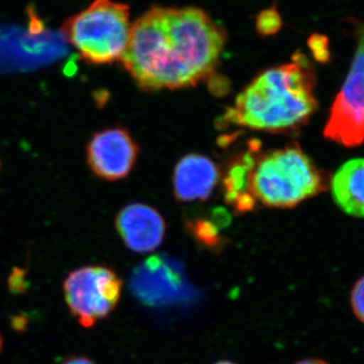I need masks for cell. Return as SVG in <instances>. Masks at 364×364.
I'll return each instance as SVG.
<instances>
[{
  "mask_svg": "<svg viewBox=\"0 0 364 364\" xmlns=\"http://www.w3.org/2000/svg\"><path fill=\"white\" fill-rule=\"evenodd\" d=\"M309 46H310L311 51L313 52L314 56L318 61L324 62L326 60L329 59L328 40L325 36L315 33L309 40Z\"/></svg>",
  "mask_w": 364,
  "mask_h": 364,
  "instance_id": "obj_15",
  "label": "cell"
},
{
  "mask_svg": "<svg viewBox=\"0 0 364 364\" xmlns=\"http://www.w3.org/2000/svg\"><path fill=\"white\" fill-rule=\"evenodd\" d=\"M350 305L354 316L364 324V275L352 287Z\"/></svg>",
  "mask_w": 364,
  "mask_h": 364,
  "instance_id": "obj_14",
  "label": "cell"
},
{
  "mask_svg": "<svg viewBox=\"0 0 364 364\" xmlns=\"http://www.w3.org/2000/svg\"><path fill=\"white\" fill-rule=\"evenodd\" d=\"M356 37L358 49L350 70L324 128L326 139L347 148L364 142V23L358 26Z\"/></svg>",
  "mask_w": 364,
  "mask_h": 364,
  "instance_id": "obj_5",
  "label": "cell"
},
{
  "mask_svg": "<svg viewBox=\"0 0 364 364\" xmlns=\"http://www.w3.org/2000/svg\"><path fill=\"white\" fill-rule=\"evenodd\" d=\"M114 225L124 245L138 253L156 250L166 232L161 214L154 208L139 203L122 208Z\"/></svg>",
  "mask_w": 364,
  "mask_h": 364,
  "instance_id": "obj_8",
  "label": "cell"
},
{
  "mask_svg": "<svg viewBox=\"0 0 364 364\" xmlns=\"http://www.w3.org/2000/svg\"><path fill=\"white\" fill-rule=\"evenodd\" d=\"M189 229L196 240L203 247L210 250H220L224 245V240L219 234V227L214 223L200 220L189 225Z\"/></svg>",
  "mask_w": 364,
  "mask_h": 364,
  "instance_id": "obj_12",
  "label": "cell"
},
{
  "mask_svg": "<svg viewBox=\"0 0 364 364\" xmlns=\"http://www.w3.org/2000/svg\"><path fill=\"white\" fill-rule=\"evenodd\" d=\"M282 26V18L277 7L263 9L256 16L255 28L261 37H269L279 33Z\"/></svg>",
  "mask_w": 364,
  "mask_h": 364,
  "instance_id": "obj_13",
  "label": "cell"
},
{
  "mask_svg": "<svg viewBox=\"0 0 364 364\" xmlns=\"http://www.w3.org/2000/svg\"><path fill=\"white\" fill-rule=\"evenodd\" d=\"M259 151V141H250L248 149L234 157L225 172L223 178L225 200L236 212H251L255 208L256 200L250 193V176Z\"/></svg>",
  "mask_w": 364,
  "mask_h": 364,
  "instance_id": "obj_10",
  "label": "cell"
},
{
  "mask_svg": "<svg viewBox=\"0 0 364 364\" xmlns=\"http://www.w3.org/2000/svg\"><path fill=\"white\" fill-rule=\"evenodd\" d=\"M296 364H329L326 363L324 360H321V359H304V360L299 361Z\"/></svg>",
  "mask_w": 364,
  "mask_h": 364,
  "instance_id": "obj_17",
  "label": "cell"
},
{
  "mask_svg": "<svg viewBox=\"0 0 364 364\" xmlns=\"http://www.w3.org/2000/svg\"><path fill=\"white\" fill-rule=\"evenodd\" d=\"M215 364H236V363H231V361L223 360V361H219V363H217Z\"/></svg>",
  "mask_w": 364,
  "mask_h": 364,
  "instance_id": "obj_18",
  "label": "cell"
},
{
  "mask_svg": "<svg viewBox=\"0 0 364 364\" xmlns=\"http://www.w3.org/2000/svg\"><path fill=\"white\" fill-rule=\"evenodd\" d=\"M63 364H93L90 359L85 358H74L68 359Z\"/></svg>",
  "mask_w": 364,
  "mask_h": 364,
  "instance_id": "obj_16",
  "label": "cell"
},
{
  "mask_svg": "<svg viewBox=\"0 0 364 364\" xmlns=\"http://www.w3.org/2000/svg\"><path fill=\"white\" fill-rule=\"evenodd\" d=\"M226 33L198 7L154 6L132 25L121 61L145 91L181 90L214 75Z\"/></svg>",
  "mask_w": 364,
  "mask_h": 364,
  "instance_id": "obj_1",
  "label": "cell"
},
{
  "mask_svg": "<svg viewBox=\"0 0 364 364\" xmlns=\"http://www.w3.org/2000/svg\"><path fill=\"white\" fill-rule=\"evenodd\" d=\"M332 196L346 214L364 218V158L344 163L333 176Z\"/></svg>",
  "mask_w": 364,
  "mask_h": 364,
  "instance_id": "obj_11",
  "label": "cell"
},
{
  "mask_svg": "<svg viewBox=\"0 0 364 364\" xmlns=\"http://www.w3.org/2000/svg\"><path fill=\"white\" fill-rule=\"evenodd\" d=\"M328 176L298 144L257 153L250 176V193L268 208H291L323 193Z\"/></svg>",
  "mask_w": 364,
  "mask_h": 364,
  "instance_id": "obj_3",
  "label": "cell"
},
{
  "mask_svg": "<svg viewBox=\"0 0 364 364\" xmlns=\"http://www.w3.org/2000/svg\"><path fill=\"white\" fill-rule=\"evenodd\" d=\"M128 6L114 0H95L64 23L61 33L90 65H109L123 57L130 39Z\"/></svg>",
  "mask_w": 364,
  "mask_h": 364,
  "instance_id": "obj_4",
  "label": "cell"
},
{
  "mask_svg": "<svg viewBox=\"0 0 364 364\" xmlns=\"http://www.w3.org/2000/svg\"><path fill=\"white\" fill-rule=\"evenodd\" d=\"M138 156V144L130 132L122 127L97 132L86 148V159L91 171L107 181L126 178Z\"/></svg>",
  "mask_w": 364,
  "mask_h": 364,
  "instance_id": "obj_7",
  "label": "cell"
},
{
  "mask_svg": "<svg viewBox=\"0 0 364 364\" xmlns=\"http://www.w3.org/2000/svg\"><path fill=\"white\" fill-rule=\"evenodd\" d=\"M121 293V279L107 267L79 268L64 282L67 305L79 323L87 328L114 311Z\"/></svg>",
  "mask_w": 364,
  "mask_h": 364,
  "instance_id": "obj_6",
  "label": "cell"
},
{
  "mask_svg": "<svg viewBox=\"0 0 364 364\" xmlns=\"http://www.w3.org/2000/svg\"><path fill=\"white\" fill-rule=\"evenodd\" d=\"M221 179L219 167L200 154H188L177 163L172 176L176 200L193 203L207 200Z\"/></svg>",
  "mask_w": 364,
  "mask_h": 364,
  "instance_id": "obj_9",
  "label": "cell"
},
{
  "mask_svg": "<svg viewBox=\"0 0 364 364\" xmlns=\"http://www.w3.org/2000/svg\"><path fill=\"white\" fill-rule=\"evenodd\" d=\"M1 347H2V340H1V337H0V350H1Z\"/></svg>",
  "mask_w": 364,
  "mask_h": 364,
  "instance_id": "obj_19",
  "label": "cell"
},
{
  "mask_svg": "<svg viewBox=\"0 0 364 364\" xmlns=\"http://www.w3.org/2000/svg\"><path fill=\"white\" fill-rule=\"evenodd\" d=\"M316 74L305 55L272 67L246 86L222 117L225 126L267 133L301 130L318 109Z\"/></svg>",
  "mask_w": 364,
  "mask_h": 364,
  "instance_id": "obj_2",
  "label": "cell"
}]
</instances>
